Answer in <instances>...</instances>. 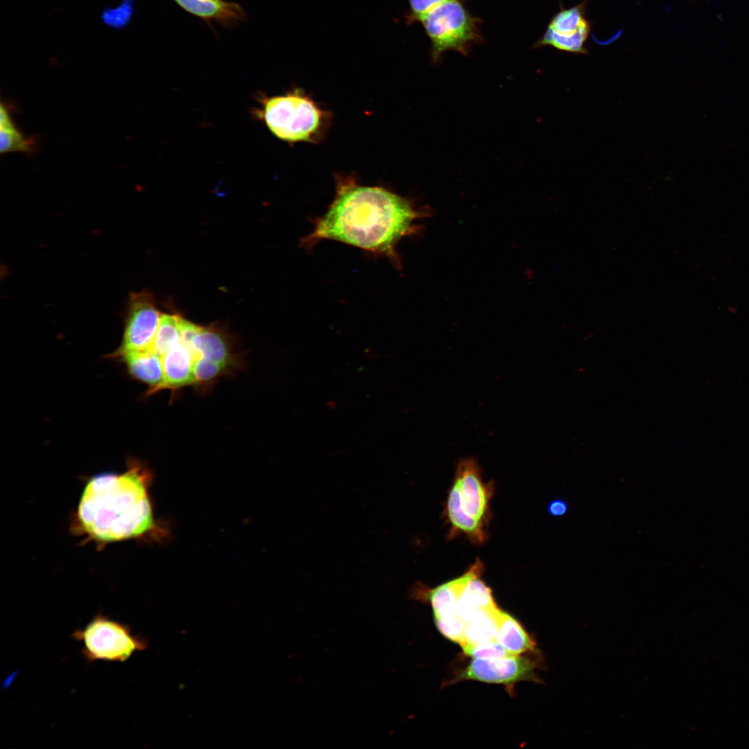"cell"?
I'll use <instances>...</instances> for the list:
<instances>
[{
  "instance_id": "6",
  "label": "cell",
  "mask_w": 749,
  "mask_h": 749,
  "mask_svg": "<svg viewBox=\"0 0 749 749\" xmlns=\"http://www.w3.org/2000/svg\"><path fill=\"white\" fill-rule=\"evenodd\" d=\"M162 314L150 294H134L118 354L121 356L129 352L150 350Z\"/></svg>"
},
{
  "instance_id": "22",
  "label": "cell",
  "mask_w": 749,
  "mask_h": 749,
  "mask_svg": "<svg viewBox=\"0 0 749 749\" xmlns=\"http://www.w3.org/2000/svg\"><path fill=\"white\" fill-rule=\"evenodd\" d=\"M587 24L578 8L559 12L552 20L549 26L562 35H571Z\"/></svg>"
},
{
  "instance_id": "13",
  "label": "cell",
  "mask_w": 749,
  "mask_h": 749,
  "mask_svg": "<svg viewBox=\"0 0 749 749\" xmlns=\"http://www.w3.org/2000/svg\"><path fill=\"white\" fill-rule=\"evenodd\" d=\"M198 357L215 362L227 368L233 360L227 339L216 328L199 327L189 347Z\"/></svg>"
},
{
  "instance_id": "4",
  "label": "cell",
  "mask_w": 749,
  "mask_h": 749,
  "mask_svg": "<svg viewBox=\"0 0 749 749\" xmlns=\"http://www.w3.org/2000/svg\"><path fill=\"white\" fill-rule=\"evenodd\" d=\"M82 642V654L88 663L97 660L125 662L135 652L145 650L148 641L134 635L130 626L99 612L83 628L71 635Z\"/></svg>"
},
{
  "instance_id": "26",
  "label": "cell",
  "mask_w": 749,
  "mask_h": 749,
  "mask_svg": "<svg viewBox=\"0 0 749 749\" xmlns=\"http://www.w3.org/2000/svg\"><path fill=\"white\" fill-rule=\"evenodd\" d=\"M410 12L406 17L408 22H414L438 5L449 0H408Z\"/></svg>"
},
{
  "instance_id": "7",
  "label": "cell",
  "mask_w": 749,
  "mask_h": 749,
  "mask_svg": "<svg viewBox=\"0 0 749 749\" xmlns=\"http://www.w3.org/2000/svg\"><path fill=\"white\" fill-rule=\"evenodd\" d=\"M535 667L532 659L519 655L498 659H474L458 678L512 685L522 680L537 681L534 672Z\"/></svg>"
},
{
  "instance_id": "10",
  "label": "cell",
  "mask_w": 749,
  "mask_h": 749,
  "mask_svg": "<svg viewBox=\"0 0 749 749\" xmlns=\"http://www.w3.org/2000/svg\"><path fill=\"white\" fill-rule=\"evenodd\" d=\"M164 379L160 389L177 388L194 384L195 356L180 338L162 357Z\"/></svg>"
},
{
  "instance_id": "1",
  "label": "cell",
  "mask_w": 749,
  "mask_h": 749,
  "mask_svg": "<svg viewBox=\"0 0 749 749\" xmlns=\"http://www.w3.org/2000/svg\"><path fill=\"white\" fill-rule=\"evenodd\" d=\"M429 215L427 208L417 207L384 188L341 182L327 212L313 222L300 246L310 250L323 240L336 241L385 257L400 269L397 245L417 234L421 226L416 222Z\"/></svg>"
},
{
  "instance_id": "12",
  "label": "cell",
  "mask_w": 749,
  "mask_h": 749,
  "mask_svg": "<svg viewBox=\"0 0 749 749\" xmlns=\"http://www.w3.org/2000/svg\"><path fill=\"white\" fill-rule=\"evenodd\" d=\"M445 515L450 525L449 537L465 534L470 540L481 544L487 540L485 524L469 516L461 508L457 487L453 484L447 496Z\"/></svg>"
},
{
  "instance_id": "18",
  "label": "cell",
  "mask_w": 749,
  "mask_h": 749,
  "mask_svg": "<svg viewBox=\"0 0 749 749\" xmlns=\"http://www.w3.org/2000/svg\"><path fill=\"white\" fill-rule=\"evenodd\" d=\"M180 316L162 314L150 350L161 358L180 338Z\"/></svg>"
},
{
  "instance_id": "17",
  "label": "cell",
  "mask_w": 749,
  "mask_h": 749,
  "mask_svg": "<svg viewBox=\"0 0 749 749\" xmlns=\"http://www.w3.org/2000/svg\"><path fill=\"white\" fill-rule=\"evenodd\" d=\"M496 641L515 655L534 649L535 644L512 616L502 611Z\"/></svg>"
},
{
  "instance_id": "19",
  "label": "cell",
  "mask_w": 749,
  "mask_h": 749,
  "mask_svg": "<svg viewBox=\"0 0 749 749\" xmlns=\"http://www.w3.org/2000/svg\"><path fill=\"white\" fill-rule=\"evenodd\" d=\"M588 32L589 26L587 23L571 35L560 34L556 32L551 26H549L540 44L551 45L559 50L568 52L584 53L585 49L583 44L587 37Z\"/></svg>"
},
{
  "instance_id": "25",
  "label": "cell",
  "mask_w": 749,
  "mask_h": 749,
  "mask_svg": "<svg viewBox=\"0 0 749 749\" xmlns=\"http://www.w3.org/2000/svg\"><path fill=\"white\" fill-rule=\"evenodd\" d=\"M435 622L439 631L447 638L460 646L465 643V623L459 617L447 619H435Z\"/></svg>"
},
{
  "instance_id": "5",
  "label": "cell",
  "mask_w": 749,
  "mask_h": 749,
  "mask_svg": "<svg viewBox=\"0 0 749 749\" xmlns=\"http://www.w3.org/2000/svg\"><path fill=\"white\" fill-rule=\"evenodd\" d=\"M418 21L422 23L431 40L433 62L449 50L466 54L472 43L479 38L476 20L458 0H449L438 5Z\"/></svg>"
},
{
  "instance_id": "9",
  "label": "cell",
  "mask_w": 749,
  "mask_h": 749,
  "mask_svg": "<svg viewBox=\"0 0 749 749\" xmlns=\"http://www.w3.org/2000/svg\"><path fill=\"white\" fill-rule=\"evenodd\" d=\"M483 571V563L477 560L462 576L435 588L428 589L421 583L415 584L412 588L411 596L428 601L432 607L434 619L458 617L457 603L462 589L470 579L481 576Z\"/></svg>"
},
{
  "instance_id": "23",
  "label": "cell",
  "mask_w": 749,
  "mask_h": 749,
  "mask_svg": "<svg viewBox=\"0 0 749 749\" xmlns=\"http://www.w3.org/2000/svg\"><path fill=\"white\" fill-rule=\"evenodd\" d=\"M461 647L465 654L474 659L488 660L515 656L496 640L478 644H465Z\"/></svg>"
},
{
  "instance_id": "16",
  "label": "cell",
  "mask_w": 749,
  "mask_h": 749,
  "mask_svg": "<svg viewBox=\"0 0 749 749\" xmlns=\"http://www.w3.org/2000/svg\"><path fill=\"white\" fill-rule=\"evenodd\" d=\"M501 612L496 605L479 611L465 623L463 644H478L496 640Z\"/></svg>"
},
{
  "instance_id": "21",
  "label": "cell",
  "mask_w": 749,
  "mask_h": 749,
  "mask_svg": "<svg viewBox=\"0 0 749 749\" xmlns=\"http://www.w3.org/2000/svg\"><path fill=\"white\" fill-rule=\"evenodd\" d=\"M135 0H123L118 6L105 8L101 13V19L107 26L120 30L132 21L135 13Z\"/></svg>"
},
{
  "instance_id": "8",
  "label": "cell",
  "mask_w": 749,
  "mask_h": 749,
  "mask_svg": "<svg viewBox=\"0 0 749 749\" xmlns=\"http://www.w3.org/2000/svg\"><path fill=\"white\" fill-rule=\"evenodd\" d=\"M454 484L457 487L460 504L469 516L486 524L489 503L492 496V482L484 483L479 466L473 458L461 460L456 467Z\"/></svg>"
},
{
  "instance_id": "24",
  "label": "cell",
  "mask_w": 749,
  "mask_h": 749,
  "mask_svg": "<svg viewBox=\"0 0 749 749\" xmlns=\"http://www.w3.org/2000/svg\"><path fill=\"white\" fill-rule=\"evenodd\" d=\"M226 368L222 365L198 357L193 366L194 383H207L219 376Z\"/></svg>"
},
{
  "instance_id": "15",
  "label": "cell",
  "mask_w": 749,
  "mask_h": 749,
  "mask_svg": "<svg viewBox=\"0 0 749 749\" xmlns=\"http://www.w3.org/2000/svg\"><path fill=\"white\" fill-rule=\"evenodd\" d=\"M480 576H475L467 583L458 600V615L465 623L479 611L496 605L491 589Z\"/></svg>"
},
{
  "instance_id": "14",
  "label": "cell",
  "mask_w": 749,
  "mask_h": 749,
  "mask_svg": "<svg viewBox=\"0 0 749 749\" xmlns=\"http://www.w3.org/2000/svg\"><path fill=\"white\" fill-rule=\"evenodd\" d=\"M121 356L135 377L150 385L153 392L160 390L164 379L160 356L150 350L129 352Z\"/></svg>"
},
{
  "instance_id": "3",
  "label": "cell",
  "mask_w": 749,
  "mask_h": 749,
  "mask_svg": "<svg viewBox=\"0 0 749 749\" xmlns=\"http://www.w3.org/2000/svg\"><path fill=\"white\" fill-rule=\"evenodd\" d=\"M258 116L277 138L288 142H317L330 122L329 113L302 90L264 97Z\"/></svg>"
},
{
  "instance_id": "11",
  "label": "cell",
  "mask_w": 749,
  "mask_h": 749,
  "mask_svg": "<svg viewBox=\"0 0 749 749\" xmlns=\"http://www.w3.org/2000/svg\"><path fill=\"white\" fill-rule=\"evenodd\" d=\"M186 12L206 22L216 21L223 26H233L246 17L238 3L225 0H173Z\"/></svg>"
},
{
  "instance_id": "20",
  "label": "cell",
  "mask_w": 749,
  "mask_h": 749,
  "mask_svg": "<svg viewBox=\"0 0 749 749\" xmlns=\"http://www.w3.org/2000/svg\"><path fill=\"white\" fill-rule=\"evenodd\" d=\"M0 152H21L28 153L34 149L35 142L32 138L25 137L15 128L0 129Z\"/></svg>"
},
{
  "instance_id": "2",
  "label": "cell",
  "mask_w": 749,
  "mask_h": 749,
  "mask_svg": "<svg viewBox=\"0 0 749 749\" xmlns=\"http://www.w3.org/2000/svg\"><path fill=\"white\" fill-rule=\"evenodd\" d=\"M151 477L144 466L132 464L121 474L103 473L91 478L77 512L84 533L101 542L162 535L148 494Z\"/></svg>"
},
{
  "instance_id": "28",
  "label": "cell",
  "mask_w": 749,
  "mask_h": 749,
  "mask_svg": "<svg viewBox=\"0 0 749 749\" xmlns=\"http://www.w3.org/2000/svg\"><path fill=\"white\" fill-rule=\"evenodd\" d=\"M10 116L3 104H1L0 108V129L15 128Z\"/></svg>"
},
{
  "instance_id": "27",
  "label": "cell",
  "mask_w": 749,
  "mask_h": 749,
  "mask_svg": "<svg viewBox=\"0 0 749 749\" xmlns=\"http://www.w3.org/2000/svg\"><path fill=\"white\" fill-rule=\"evenodd\" d=\"M547 510L552 516H562L567 512L568 505L562 499H554L549 504Z\"/></svg>"
}]
</instances>
